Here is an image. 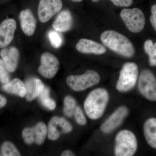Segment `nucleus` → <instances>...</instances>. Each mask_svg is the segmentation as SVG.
<instances>
[{
  "mask_svg": "<svg viewBox=\"0 0 156 156\" xmlns=\"http://www.w3.org/2000/svg\"><path fill=\"white\" fill-rule=\"evenodd\" d=\"M100 39L105 46L121 56L131 58L135 54V49L131 41L115 31H105L101 34Z\"/></svg>",
  "mask_w": 156,
  "mask_h": 156,
  "instance_id": "nucleus-1",
  "label": "nucleus"
},
{
  "mask_svg": "<svg viewBox=\"0 0 156 156\" xmlns=\"http://www.w3.org/2000/svg\"><path fill=\"white\" fill-rule=\"evenodd\" d=\"M109 95L106 89L97 88L92 90L84 101V108L89 119L98 120L103 115L108 104Z\"/></svg>",
  "mask_w": 156,
  "mask_h": 156,
  "instance_id": "nucleus-2",
  "label": "nucleus"
},
{
  "mask_svg": "<svg viewBox=\"0 0 156 156\" xmlns=\"http://www.w3.org/2000/svg\"><path fill=\"white\" fill-rule=\"evenodd\" d=\"M138 147L135 134L128 130L119 131L115 138L114 153L116 156H132Z\"/></svg>",
  "mask_w": 156,
  "mask_h": 156,
  "instance_id": "nucleus-3",
  "label": "nucleus"
},
{
  "mask_svg": "<svg viewBox=\"0 0 156 156\" xmlns=\"http://www.w3.org/2000/svg\"><path fill=\"white\" fill-rule=\"evenodd\" d=\"M137 65L133 62L125 63L120 72L116 88L121 92H126L133 89L138 79Z\"/></svg>",
  "mask_w": 156,
  "mask_h": 156,
  "instance_id": "nucleus-4",
  "label": "nucleus"
},
{
  "mask_svg": "<svg viewBox=\"0 0 156 156\" xmlns=\"http://www.w3.org/2000/svg\"><path fill=\"white\" fill-rule=\"evenodd\" d=\"M100 76L98 73L92 70H88L80 75H70L66 78L69 87L76 92L84 91L98 84Z\"/></svg>",
  "mask_w": 156,
  "mask_h": 156,
  "instance_id": "nucleus-5",
  "label": "nucleus"
},
{
  "mask_svg": "<svg viewBox=\"0 0 156 156\" xmlns=\"http://www.w3.org/2000/svg\"><path fill=\"white\" fill-rule=\"evenodd\" d=\"M120 16L126 27L131 32L137 33L144 28L145 17L140 9L138 8L123 9L120 13Z\"/></svg>",
  "mask_w": 156,
  "mask_h": 156,
  "instance_id": "nucleus-6",
  "label": "nucleus"
},
{
  "mask_svg": "<svg viewBox=\"0 0 156 156\" xmlns=\"http://www.w3.org/2000/svg\"><path fill=\"white\" fill-rule=\"evenodd\" d=\"M140 93L146 99L156 101V78L150 70L144 69L140 73L138 80Z\"/></svg>",
  "mask_w": 156,
  "mask_h": 156,
  "instance_id": "nucleus-7",
  "label": "nucleus"
},
{
  "mask_svg": "<svg viewBox=\"0 0 156 156\" xmlns=\"http://www.w3.org/2000/svg\"><path fill=\"white\" fill-rule=\"evenodd\" d=\"M127 107L121 106L118 108L103 123L101 130L105 134H109L119 128L128 114Z\"/></svg>",
  "mask_w": 156,
  "mask_h": 156,
  "instance_id": "nucleus-8",
  "label": "nucleus"
},
{
  "mask_svg": "<svg viewBox=\"0 0 156 156\" xmlns=\"http://www.w3.org/2000/svg\"><path fill=\"white\" fill-rule=\"evenodd\" d=\"M59 65V61L56 56L49 52H45L41 56V65L38 71L44 77L52 79L58 72Z\"/></svg>",
  "mask_w": 156,
  "mask_h": 156,
  "instance_id": "nucleus-9",
  "label": "nucleus"
},
{
  "mask_svg": "<svg viewBox=\"0 0 156 156\" xmlns=\"http://www.w3.org/2000/svg\"><path fill=\"white\" fill-rule=\"evenodd\" d=\"M62 7V0H40L38 8L39 20L42 23L48 22Z\"/></svg>",
  "mask_w": 156,
  "mask_h": 156,
  "instance_id": "nucleus-10",
  "label": "nucleus"
},
{
  "mask_svg": "<svg viewBox=\"0 0 156 156\" xmlns=\"http://www.w3.org/2000/svg\"><path fill=\"white\" fill-rule=\"evenodd\" d=\"M16 28V21L12 18L5 20L0 24V48H6L11 44Z\"/></svg>",
  "mask_w": 156,
  "mask_h": 156,
  "instance_id": "nucleus-11",
  "label": "nucleus"
},
{
  "mask_svg": "<svg viewBox=\"0 0 156 156\" xmlns=\"http://www.w3.org/2000/svg\"><path fill=\"white\" fill-rule=\"evenodd\" d=\"M0 56L5 66L9 72H14L17 68L19 60V50L14 47L2 48L0 51Z\"/></svg>",
  "mask_w": 156,
  "mask_h": 156,
  "instance_id": "nucleus-12",
  "label": "nucleus"
},
{
  "mask_svg": "<svg viewBox=\"0 0 156 156\" xmlns=\"http://www.w3.org/2000/svg\"><path fill=\"white\" fill-rule=\"evenodd\" d=\"M76 49L81 53L101 55L106 53L103 45L87 39H81L76 45Z\"/></svg>",
  "mask_w": 156,
  "mask_h": 156,
  "instance_id": "nucleus-13",
  "label": "nucleus"
},
{
  "mask_svg": "<svg viewBox=\"0 0 156 156\" xmlns=\"http://www.w3.org/2000/svg\"><path fill=\"white\" fill-rule=\"evenodd\" d=\"M20 26L23 32L28 36L34 34L37 26L36 20L30 9L23 10L19 14Z\"/></svg>",
  "mask_w": 156,
  "mask_h": 156,
  "instance_id": "nucleus-14",
  "label": "nucleus"
},
{
  "mask_svg": "<svg viewBox=\"0 0 156 156\" xmlns=\"http://www.w3.org/2000/svg\"><path fill=\"white\" fill-rule=\"evenodd\" d=\"M73 19L71 12L68 10L61 11L53 23L52 27L59 32L68 31L72 27Z\"/></svg>",
  "mask_w": 156,
  "mask_h": 156,
  "instance_id": "nucleus-15",
  "label": "nucleus"
},
{
  "mask_svg": "<svg viewBox=\"0 0 156 156\" xmlns=\"http://www.w3.org/2000/svg\"><path fill=\"white\" fill-rule=\"evenodd\" d=\"M26 98L29 101L39 97L45 87L42 81L37 78H31L26 82Z\"/></svg>",
  "mask_w": 156,
  "mask_h": 156,
  "instance_id": "nucleus-16",
  "label": "nucleus"
},
{
  "mask_svg": "<svg viewBox=\"0 0 156 156\" xmlns=\"http://www.w3.org/2000/svg\"><path fill=\"white\" fill-rule=\"evenodd\" d=\"M144 133L148 144L156 149V118H150L145 121L144 125Z\"/></svg>",
  "mask_w": 156,
  "mask_h": 156,
  "instance_id": "nucleus-17",
  "label": "nucleus"
},
{
  "mask_svg": "<svg viewBox=\"0 0 156 156\" xmlns=\"http://www.w3.org/2000/svg\"><path fill=\"white\" fill-rule=\"evenodd\" d=\"M3 90L11 94H15L21 97L26 95L25 85L21 80L15 78L9 83L4 84L2 87Z\"/></svg>",
  "mask_w": 156,
  "mask_h": 156,
  "instance_id": "nucleus-18",
  "label": "nucleus"
},
{
  "mask_svg": "<svg viewBox=\"0 0 156 156\" xmlns=\"http://www.w3.org/2000/svg\"><path fill=\"white\" fill-rule=\"evenodd\" d=\"M35 142L37 145H41L44 141L48 134V128L44 123L39 122L33 127Z\"/></svg>",
  "mask_w": 156,
  "mask_h": 156,
  "instance_id": "nucleus-19",
  "label": "nucleus"
},
{
  "mask_svg": "<svg viewBox=\"0 0 156 156\" xmlns=\"http://www.w3.org/2000/svg\"><path fill=\"white\" fill-rule=\"evenodd\" d=\"M144 48L148 56L149 63L151 66H156V42L153 43L152 40L148 39L144 43Z\"/></svg>",
  "mask_w": 156,
  "mask_h": 156,
  "instance_id": "nucleus-20",
  "label": "nucleus"
},
{
  "mask_svg": "<svg viewBox=\"0 0 156 156\" xmlns=\"http://www.w3.org/2000/svg\"><path fill=\"white\" fill-rule=\"evenodd\" d=\"M59 117H52L49 122L48 127V137L50 140H56L60 136V133L57 129L59 126Z\"/></svg>",
  "mask_w": 156,
  "mask_h": 156,
  "instance_id": "nucleus-21",
  "label": "nucleus"
},
{
  "mask_svg": "<svg viewBox=\"0 0 156 156\" xmlns=\"http://www.w3.org/2000/svg\"><path fill=\"white\" fill-rule=\"evenodd\" d=\"M39 97L41 103L46 108L50 110H53L56 108V102L50 97V90L47 87H45Z\"/></svg>",
  "mask_w": 156,
  "mask_h": 156,
  "instance_id": "nucleus-22",
  "label": "nucleus"
},
{
  "mask_svg": "<svg viewBox=\"0 0 156 156\" xmlns=\"http://www.w3.org/2000/svg\"><path fill=\"white\" fill-rule=\"evenodd\" d=\"M63 112L66 116L71 118L77 107L76 99L70 95H67L65 98L64 100Z\"/></svg>",
  "mask_w": 156,
  "mask_h": 156,
  "instance_id": "nucleus-23",
  "label": "nucleus"
},
{
  "mask_svg": "<svg viewBox=\"0 0 156 156\" xmlns=\"http://www.w3.org/2000/svg\"><path fill=\"white\" fill-rule=\"evenodd\" d=\"M2 153L4 156H19L20 154L17 148L12 143L6 141L2 147Z\"/></svg>",
  "mask_w": 156,
  "mask_h": 156,
  "instance_id": "nucleus-24",
  "label": "nucleus"
},
{
  "mask_svg": "<svg viewBox=\"0 0 156 156\" xmlns=\"http://www.w3.org/2000/svg\"><path fill=\"white\" fill-rule=\"evenodd\" d=\"M59 32L56 30H50L48 34V37L50 44L53 48H58L61 47L63 42V39Z\"/></svg>",
  "mask_w": 156,
  "mask_h": 156,
  "instance_id": "nucleus-25",
  "label": "nucleus"
},
{
  "mask_svg": "<svg viewBox=\"0 0 156 156\" xmlns=\"http://www.w3.org/2000/svg\"><path fill=\"white\" fill-rule=\"evenodd\" d=\"M76 122L80 126H85L87 123V120L83 110L80 106H77L73 114Z\"/></svg>",
  "mask_w": 156,
  "mask_h": 156,
  "instance_id": "nucleus-26",
  "label": "nucleus"
},
{
  "mask_svg": "<svg viewBox=\"0 0 156 156\" xmlns=\"http://www.w3.org/2000/svg\"><path fill=\"white\" fill-rule=\"evenodd\" d=\"M22 136L25 143L31 144L35 142L33 128H26L23 129L22 132Z\"/></svg>",
  "mask_w": 156,
  "mask_h": 156,
  "instance_id": "nucleus-27",
  "label": "nucleus"
},
{
  "mask_svg": "<svg viewBox=\"0 0 156 156\" xmlns=\"http://www.w3.org/2000/svg\"><path fill=\"white\" fill-rule=\"evenodd\" d=\"M2 60L0 58V81L2 83L5 84L9 82L10 76Z\"/></svg>",
  "mask_w": 156,
  "mask_h": 156,
  "instance_id": "nucleus-28",
  "label": "nucleus"
},
{
  "mask_svg": "<svg viewBox=\"0 0 156 156\" xmlns=\"http://www.w3.org/2000/svg\"><path fill=\"white\" fill-rule=\"evenodd\" d=\"M59 126L63 133H69L72 131L71 124L64 118H59Z\"/></svg>",
  "mask_w": 156,
  "mask_h": 156,
  "instance_id": "nucleus-29",
  "label": "nucleus"
},
{
  "mask_svg": "<svg viewBox=\"0 0 156 156\" xmlns=\"http://www.w3.org/2000/svg\"><path fill=\"white\" fill-rule=\"evenodd\" d=\"M115 6L120 7L130 6L133 3V0H111Z\"/></svg>",
  "mask_w": 156,
  "mask_h": 156,
  "instance_id": "nucleus-30",
  "label": "nucleus"
},
{
  "mask_svg": "<svg viewBox=\"0 0 156 156\" xmlns=\"http://www.w3.org/2000/svg\"><path fill=\"white\" fill-rule=\"evenodd\" d=\"M151 13L150 21L154 29L156 32V4L153 5L151 7Z\"/></svg>",
  "mask_w": 156,
  "mask_h": 156,
  "instance_id": "nucleus-31",
  "label": "nucleus"
},
{
  "mask_svg": "<svg viewBox=\"0 0 156 156\" xmlns=\"http://www.w3.org/2000/svg\"><path fill=\"white\" fill-rule=\"evenodd\" d=\"M7 103V100L5 98L0 95V108L5 106Z\"/></svg>",
  "mask_w": 156,
  "mask_h": 156,
  "instance_id": "nucleus-32",
  "label": "nucleus"
},
{
  "mask_svg": "<svg viewBox=\"0 0 156 156\" xmlns=\"http://www.w3.org/2000/svg\"><path fill=\"white\" fill-rule=\"evenodd\" d=\"M75 154L72 151L70 150H66L64 151L61 154L62 156H75Z\"/></svg>",
  "mask_w": 156,
  "mask_h": 156,
  "instance_id": "nucleus-33",
  "label": "nucleus"
},
{
  "mask_svg": "<svg viewBox=\"0 0 156 156\" xmlns=\"http://www.w3.org/2000/svg\"><path fill=\"white\" fill-rule=\"evenodd\" d=\"M71 1H72L75 2H82L83 0H71Z\"/></svg>",
  "mask_w": 156,
  "mask_h": 156,
  "instance_id": "nucleus-34",
  "label": "nucleus"
},
{
  "mask_svg": "<svg viewBox=\"0 0 156 156\" xmlns=\"http://www.w3.org/2000/svg\"><path fill=\"white\" fill-rule=\"evenodd\" d=\"M92 2H98L99 0H92Z\"/></svg>",
  "mask_w": 156,
  "mask_h": 156,
  "instance_id": "nucleus-35",
  "label": "nucleus"
}]
</instances>
